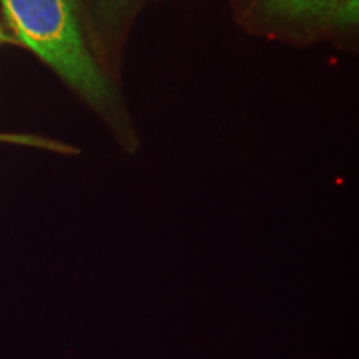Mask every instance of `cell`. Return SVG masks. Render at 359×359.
Segmentation results:
<instances>
[{
    "label": "cell",
    "instance_id": "obj_3",
    "mask_svg": "<svg viewBox=\"0 0 359 359\" xmlns=\"http://www.w3.org/2000/svg\"><path fill=\"white\" fill-rule=\"evenodd\" d=\"M132 0H97V7L102 12H118L125 8Z\"/></svg>",
    "mask_w": 359,
    "mask_h": 359
},
{
    "label": "cell",
    "instance_id": "obj_2",
    "mask_svg": "<svg viewBox=\"0 0 359 359\" xmlns=\"http://www.w3.org/2000/svg\"><path fill=\"white\" fill-rule=\"evenodd\" d=\"M262 7L278 20L349 27L359 19V0H263Z\"/></svg>",
    "mask_w": 359,
    "mask_h": 359
},
{
    "label": "cell",
    "instance_id": "obj_4",
    "mask_svg": "<svg viewBox=\"0 0 359 359\" xmlns=\"http://www.w3.org/2000/svg\"><path fill=\"white\" fill-rule=\"evenodd\" d=\"M4 40V32H2V29H0V42H2Z\"/></svg>",
    "mask_w": 359,
    "mask_h": 359
},
{
    "label": "cell",
    "instance_id": "obj_1",
    "mask_svg": "<svg viewBox=\"0 0 359 359\" xmlns=\"http://www.w3.org/2000/svg\"><path fill=\"white\" fill-rule=\"evenodd\" d=\"M8 24L27 47L93 105H105L111 88L90 55L70 0H0Z\"/></svg>",
    "mask_w": 359,
    "mask_h": 359
}]
</instances>
